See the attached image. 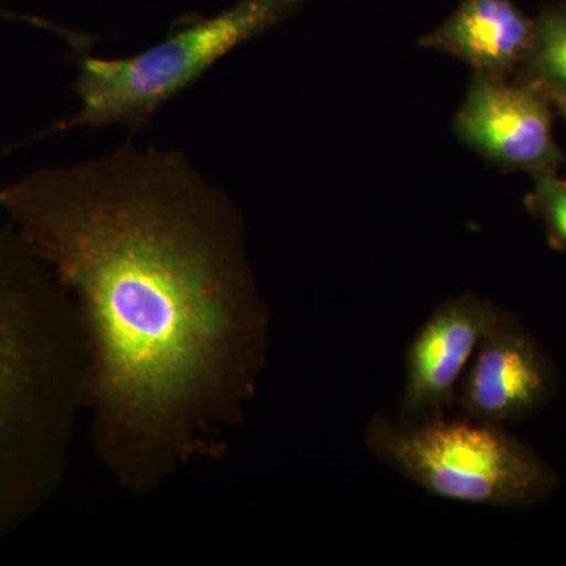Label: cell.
Listing matches in <instances>:
<instances>
[{"mask_svg": "<svg viewBox=\"0 0 566 566\" xmlns=\"http://www.w3.org/2000/svg\"><path fill=\"white\" fill-rule=\"evenodd\" d=\"M543 91V88H542ZM546 93L547 98H549V102L553 103L554 109L558 112V114L562 115V117L566 120V93H558V92H549V91H543Z\"/></svg>", "mask_w": 566, "mask_h": 566, "instance_id": "8fae6325", "label": "cell"}, {"mask_svg": "<svg viewBox=\"0 0 566 566\" xmlns=\"http://www.w3.org/2000/svg\"><path fill=\"white\" fill-rule=\"evenodd\" d=\"M556 386L545 349L502 308L465 371L453 412L506 427L545 408Z\"/></svg>", "mask_w": 566, "mask_h": 566, "instance_id": "8992f818", "label": "cell"}, {"mask_svg": "<svg viewBox=\"0 0 566 566\" xmlns=\"http://www.w3.org/2000/svg\"><path fill=\"white\" fill-rule=\"evenodd\" d=\"M501 312L469 293L434 308L406 353L400 419L417 422L453 415L465 371Z\"/></svg>", "mask_w": 566, "mask_h": 566, "instance_id": "52a82bcc", "label": "cell"}, {"mask_svg": "<svg viewBox=\"0 0 566 566\" xmlns=\"http://www.w3.org/2000/svg\"><path fill=\"white\" fill-rule=\"evenodd\" d=\"M307 0H238L212 17L185 18L158 43L123 57L74 54V95L80 109L51 123L0 156L74 132L125 126L132 139L155 115L193 87L237 48L281 24Z\"/></svg>", "mask_w": 566, "mask_h": 566, "instance_id": "3957f363", "label": "cell"}, {"mask_svg": "<svg viewBox=\"0 0 566 566\" xmlns=\"http://www.w3.org/2000/svg\"><path fill=\"white\" fill-rule=\"evenodd\" d=\"M554 106L536 82L475 73L453 118L458 139L505 172H557Z\"/></svg>", "mask_w": 566, "mask_h": 566, "instance_id": "5b68a950", "label": "cell"}, {"mask_svg": "<svg viewBox=\"0 0 566 566\" xmlns=\"http://www.w3.org/2000/svg\"><path fill=\"white\" fill-rule=\"evenodd\" d=\"M527 207L545 227L551 248L566 251V178L557 172L536 175Z\"/></svg>", "mask_w": 566, "mask_h": 566, "instance_id": "30bf717a", "label": "cell"}, {"mask_svg": "<svg viewBox=\"0 0 566 566\" xmlns=\"http://www.w3.org/2000/svg\"><path fill=\"white\" fill-rule=\"evenodd\" d=\"M0 211L76 307L93 449L115 482L148 495L222 457L271 324L230 197L185 153L129 139L2 186Z\"/></svg>", "mask_w": 566, "mask_h": 566, "instance_id": "6da1fadb", "label": "cell"}, {"mask_svg": "<svg viewBox=\"0 0 566 566\" xmlns=\"http://www.w3.org/2000/svg\"><path fill=\"white\" fill-rule=\"evenodd\" d=\"M364 439L376 460L446 501L524 509L558 485L556 471L499 424L457 415L417 422L376 415Z\"/></svg>", "mask_w": 566, "mask_h": 566, "instance_id": "277c9868", "label": "cell"}, {"mask_svg": "<svg viewBox=\"0 0 566 566\" xmlns=\"http://www.w3.org/2000/svg\"><path fill=\"white\" fill-rule=\"evenodd\" d=\"M0 17L7 18V20L25 22V24H29V21H31V14L13 13V11L2 9H0Z\"/></svg>", "mask_w": 566, "mask_h": 566, "instance_id": "7c38bea8", "label": "cell"}, {"mask_svg": "<svg viewBox=\"0 0 566 566\" xmlns=\"http://www.w3.org/2000/svg\"><path fill=\"white\" fill-rule=\"evenodd\" d=\"M85 365L69 292L0 222V545L61 490L85 412Z\"/></svg>", "mask_w": 566, "mask_h": 566, "instance_id": "7a4b0ae2", "label": "cell"}, {"mask_svg": "<svg viewBox=\"0 0 566 566\" xmlns=\"http://www.w3.org/2000/svg\"><path fill=\"white\" fill-rule=\"evenodd\" d=\"M535 20L515 0H463L420 46L444 52L475 73L509 77L526 62Z\"/></svg>", "mask_w": 566, "mask_h": 566, "instance_id": "ba28073f", "label": "cell"}, {"mask_svg": "<svg viewBox=\"0 0 566 566\" xmlns=\"http://www.w3.org/2000/svg\"><path fill=\"white\" fill-rule=\"evenodd\" d=\"M523 66L543 91L566 93V3L547 7L535 18L534 40Z\"/></svg>", "mask_w": 566, "mask_h": 566, "instance_id": "9c48e42d", "label": "cell"}]
</instances>
